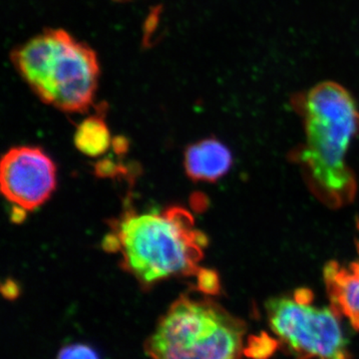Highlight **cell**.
<instances>
[{"mask_svg":"<svg viewBox=\"0 0 359 359\" xmlns=\"http://www.w3.org/2000/svg\"><path fill=\"white\" fill-rule=\"evenodd\" d=\"M304 122L306 144L297 160L311 190L330 207L348 204L356 192L346 154L359 132V108L344 85L323 81L290 97Z\"/></svg>","mask_w":359,"mask_h":359,"instance_id":"obj_1","label":"cell"},{"mask_svg":"<svg viewBox=\"0 0 359 359\" xmlns=\"http://www.w3.org/2000/svg\"><path fill=\"white\" fill-rule=\"evenodd\" d=\"M104 248L122 255L121 266L144 289L173 276H195L208 238L180 207L161 212L128 210L116 221Z\"/></svg>","mask_w":359,"mask_h":359,"instance_id":"obj_2","label":"cell"},{"mask_svg":"<svg viewBox=\"0 0 359 359\" xmlns=\"http://www.w3.org/2000/svg\"><path fill=\"white\" fill-rule=\"evenodd\" d=\"M16 70L42 102L68 113H83L98 85L95 51L63 29H47L16 47Z\"/></svg>","mask_w":359,"mask_h":359,"instance_id":"obj_3","label":"cell"},{"mask_svg":"<svg viewBox=\"0 0 359 359\" xmlns=\"http://www.w3.org/2000/svg\"><path fill=\"white\" fill-rule=\"evenodd\" d=\"M245 325L210 299L183 294L144 344L151 359H241Z\"/></svg>","mask_w":359,"mask_h":359,"instance_id":"obj_4","label":"cell"},{"mask_svg":"<svg viewBox=\"0 0 359 359\" xmlns=\"http://www.w3.org/2000/svg\"><path fill=\"white\" fill-rule=\"evenodd\" d=\"M266 309L271 330L297 359L351 358L339 314L314 306L311 290L269 299Z\"/></svg>","mask_w":359,"mask_h":359,"instance_id":"obj_5","label":"cell"},{"mask_svg":"<svg viewBox=\"0 0 359 359\" xmlns=\"http://www.w3.org/2000/svg\"><path fill=\"white\" fill-rule=\"evenodd\" d=\"M57 183L53 161L39 147L11 149L0 166L1 192L23 210L36 209L50 198Z\"/></svg>","mask_w":359,"mask_h":359,"instance_id":"obj_6","label":"cell"},{"mask_svg":"<svg viewBox=\"0 0 359 359\" xmlns=\"http://www.w3.org/2000/svg\"><path fill=\"white\" fill-rule=\"evenodd\" d=\"M323 278L332 308L359 332V259L347 266L330 262Z\"/></svg>","mask_w":359,"mask_h":359,"instance_id":"obj_7","label":"cell"},{"mask_svg":"<svg viewBox=\"0 0 359 359\" xmlns=\"http://www.w3.org/2000/svg\"><path fill=\"white\" fill-rule=\"evenodd\" d=\"M184 159L189 178L211 183L228 173L233 163L231 151L215 138L205 139L189 146Z\"/></svg>","mask_w":359,"mask_h":359,"instance_id":"obj_8","label":"cell"},{"mask_svg":"<svg viewBox=\"0 0 359 359\" xmlns=\"http://www.w3.org/2000/svg\"><path fill=\"white\" fill-rule=\"evenodd\" d=\"M75 146L89 157H98L110 147L111 135L101 114L89 116L80 123L74 135Z\"/></svg>","mask_w":359,"mask_h":359,"instance_id":"obj_9","label":"cell"},{"mask_svg":"<svg viewBox=\"0 0 359 359\" xmlns=\"http://www.w3.org/2000/svg\"><path fill=\"white\" fill-rule=\"evenodd\" d=\"M278 342L273 337L264 334L250 337L244 353L254 359H268L276 351Z\"/></svg>","mask_w":359,"mask_h":359,"instance_id":"obj_10","label":"cell"},{"mask_svg":"<svg viewBox=\"0 0 359 359\" xmlns=\"http://www.w3.org/2000/svg\"><path fill=\"white\" fill-rule=\"evenodd\" d=\"M197 290L205 295H216L221 290L218 273L209 269L201 268L197 275Z\"/></svg>","mask_w":359,"mask_h":359,"instance_id":"obj_11","label":"cell"},{"mask_svg":"<svg viewBox=\"0 0 359 359\" xmlns=\"http://www.w3.org/2000/svg\"><path fill=\"white\" fill-rule=\"evenodd\" d=\"M56 359H101L96 349L86 344H72L63 346Z\"/></svg>","mask_w":359,"mask_h":359,"instance_id":"obj_12","label":"cell"},{"mask_svg":"<svg viewBox=\"0 0 359 359\" xmlns=\"http://www.w3.org/2000/svg\"><path fill=\"white\" fill-rule=\"evenodd\" d=\"M2 294H4L6 299H14L20 294V289H18V285H16V283L13 282V280H7V282L2 285Z\"/></svg>","mask_w":359,"mask_h":359,"instance_id":"obj_13","label":"cell"}]
</instances>
